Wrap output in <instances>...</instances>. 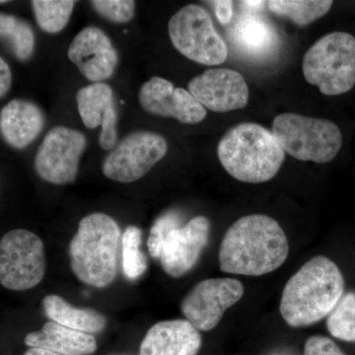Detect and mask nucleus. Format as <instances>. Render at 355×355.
Masks as SVG:
<instances>
[{
  "mask_svg": "<svg viewBox=\"0 0 355 355\" xmlns=\"http://www.w3.org/2000/svg\"><path fill=\"white\" fill-rule=\"evenodd\" d=\"M289 253L286 233L270 216L253 214L229 227L219 249L222 272L260 277L284 265Z\"/></svg>",
  "mask_w": 355,
  "mask_h": 355,
  "instance_id": "obj_1",
  "label": "nucleus"
},
{
  "mask_svg": "<svg viewBox=\"0 0 355 355\" xmlns=\"http://www.w3.org/2000/svg\"><path fill=\"white\" fill-rule=\"evenodd\" d=\"M345 294L338 266L324 256L308 261L282 291L280 314L293 328L318 323L328 316Z\"/></svg>",
  "mask_w": 355,
  "mask_h": 355,
  "instance_id": "obj_2",
  "label": "nucleus"
},
{
  "mask_svg": "<svg viewBox=\"0 0 355 355\" xmlns=\"http://www.w3.org/2000/svg\"><path fill=\"white\" fill-rule=\"evenodd\" d=\"M121 229L113 217L95 212L83 217L69 243L70 268L83 284L104 288L118 272Z\"/></svg>",
  "mask_w": 355,
  "mask_h": 355,
  "instance_id": "obj_3",
  "label": "nucleus"
},
{
  "mask_svg": "<svg viewBox=\"0 0 355 355\" xmlns=\"http://www.w3.org/2000/svg\"><path fill=\"white\" fill-rule=\"evenodd\" d=\"M217 153L230 176L250 184L272 180L286 157L273 133L254 123L230 128L221 137Z\"/></svg>",
  "mask_w": 355,
  "mask_h": 355,
  "instance_id": "obj_4",
  "label": "nucleus"
},
{
  "mask_svg": "<svg viewBox=\"0 0 355 355\" xmlns=\"http://www.w3.org/2000/svg\"><path fill=\"white\" fill-rule=\"evenodd\" d=\"M303 74L322 94L338 96L355 85V38L345 32L324 35L306 51Z\"/></svg>",
  "mask_w": 355,
  "mask_h": 355,
  "instance_id": "obj_5",
  "label": "nucleus"
},
{
  "mask_svg": "<svg viewBox=\"0 0 355 355\" xmlns=\"http://www.w3.org/2000/svg\"><path fill=\"white\" fill-rule=\"evenodd\" d=\"M272 132L284 153L301 161L330 162L343 146L342 132L335 123L303 114H279Z\"/></svg>",
  "mask_w": 355,
  "mask_h": 355,
  "instance_id": "obj_6",
  "label": "nucleus"
},
{
  "mask_svg": "<svg viewBox=\"0 0 355 355\" xmlns=\"http://www.w3.org/2000/svg\"><path fill=\"white\" fill-rule=\"evenodd\" d=\"M168 32L176 50L193 62L214 67L227 58V46L202 6L189 4L180 9L170 19Z\"/></svg>",
  "mask_w": 355,
  "mask_h": 355,
  "instance_id": "obj_7",
  "label": "nucleus"
},
{
  "mask_svg": "<svg viewBox=\"0 0 355 355\" xmlns=\"http://www.w3.org/2000/svg\"><path fill=\"white\" fill-rule=\"evenodd\" d=\"M46 273L44 243L31 231L16 229L0 240V284L13 291L34 288Z\"/></svg>",
  "mask_w": 355,
  "mask_h": 355,
  "instance_id": "obj_8",
  "label": "nucleus"
},
{
  "mask_svg": "<svg viewBox=\"0 0 355 355\" xmlns=\"http://www.w3.org/2000/svg\"><path fill=\"white\" fill-rule=\"evenodd\" d=\"M167 151V141L162 135L146 130L133 132L105 158L103 174L119 183H133L146 176Z\"/></svg>",
  "mask_w": 355,
  "mask_h": 355,
  "instance_id": "obj_9",
  "label": "nucleus"
},
{
  "mask_svg": "<svg viewBox=\"0 0 355 355\" xmlns=\"http://www.w3.org/2000/svg\"><path fill=\"white\" fill-rule=\"evenodd\" d=\"M86 144L85 135L78 130L67 127L51 128L35 157L37 174L51 184L73 183Z\"/></svg>",
  "mask_w": 355,
  "mask_h": 355,
  "instance_id": "obj_10",
  "label": "nucleus"
},
{
  "mask_svg": "<svg viewBox=\"0 0 355 355\" xmlns=\"http://www.w3.org/2000/svg\"><path fill=\"white\" fill-rule=\"evenodd\" d=\"M244 295L239 280L210 279L198 284L183 299L181 311L198 331H209L221 321L225 311Z\"/></svg>",
  "mask_w": 355,
  "mask_h": 355,
  "instance_id": "obj_11",
  "label": "nucleus"
},
{
  "mask_svg": "<svg viewBox=\"0 0 355 355\" xmlns=\"http://www.w3.org/2000/svg\"><path fill=\"white\" fill-rule=\"evenodd\" d=\"M209 220L205 216L193 217L188 223L172 229L159 254L164 272L176 279L191 272L209 242Z\"/></svg>",
  "mask_w": 355,
  "mask_h": 355,
  "instance_id": "obj_12",
  "label": "nucleus"
},
{
  "mask_svg": "<svg viewBox=\"0 0 355 355\" xmlns=\"http://www.w3.org/2000/svg\"><path fill=\"white\" fill-rule=\"evenodd\" d=\"M189 92L205 110L227 113L245 108L249 87L241 73L228 69H210L191 79Z\"/></svg>",
  "mask_w": 355,
  "mask_h": 355,
  "instance_id": "obj_13",
  "label": "nucleus"
},
{
  "mask_svg": "<svg viewBox=\"0 0 355 355\" xmlns=\"http://www.w3.org/2000/svg\"><path fill=\"white\" fill-rule=\"evenodd\" d=\"M139 101L141 108L154 116L173 118L180 123L193 125L205 120L207 110L183 88L154 76L140 87Z\"/></svg>",
  "mask_w": 355,
  "mask_h": 355,
  "instance_id": "obj_14",
  "label": "nucleus"
},
{
  "mask_svg": "<svg viewBox=\"0 0 355 355\" xmlns=\"http://www.w3.org/2000/svg\"><path fill=\"white\" fill-rule=\"evenodd\" d=\"M67 57L93 83L109 79L119 62L118 53L111 40L97 27L81 30L70 43Z\"/></svg>",
  "mask_w": 355,
  "mask_h": 355,
  "instance_id": "obj_15",
  "label": "nucleus"
},
{
  "mask_svg": "<svg viewBox=\"0 0 355 355\" xmlns=\"http://www.w3.org/2000/svg\"><path fill=\"white\" fill-rule=\"evenodd\" d=\"M202 347L200 331L187 320L159 322L147 331L139 355H198Z\"/></svg>",
  "mask_w": 355,
  "mask_h": 355,
  "instance_id": "obj_16",
  "label": "nucleus"
},
{
  "mask_svg": "<svg viewBox=\"0 0 355 355\" xmlns=\"http://www.w3.org/2000/svg\"><path fill=\"white\" fill-rule=\"evenodd\" d=\"M44 125L43 112L28 100L14 99L0 112V132L14 148L22 149L31 144Z\"/></svg>",
  "mask_w": 355,
  "mask_h": 355,
  "instance_id": "obj_17",
  "label": "nucleus"
},
{
  "mask_svg": "<svg viewBox=\"0 0 355 355\" xmlns=\"http://www.w3.org/2000/svg\"><path fill=\"white\" fill-rule=\"evenodd\" d=\"M25 345L60 355H91L97 350L94 336L48 322L39 331L25 336Z\"/></svg>",
  "mask_w": 355,
  "mask_h": 355,
  "instance_id": "obj_18",
  "label": "nucleus"
},
{
  "mask_svg": "<svg viewBox=\"0 0 355 355\" xmlns=\"http://www.w3.org/2000/svg\"><path fill=\"white\" fill-rule=\"evenodd\" d=\"M232 40L238 51L253 58H268L279 44L275 28L254 13H244L238 18L233 27Z\"/></svg>",
  "mask_w": 355,
  "mask_h": 355,
  "instance_id": "obj_19",
  "label": "nucleus"
},
{
  "mask_svg": "<svg viewBox=\"0 0 355 355\" xmlns=\"http://www.w3.org/2000/svg\"><path fill=\"white\" fill-rule=\"evenodd\" d=\"M43 308L44 314L51 322L72 330L93 335L106 328L107 319L101 313L90 308L73 307L55 294L43 299Z\"/></svg>",
  "mask_w": 355,
  "mask_h": 355,
  "instance_id": "obj_20",
  "label": "nucleus"
},
{
  "mask_svg": "<svg viewBox=\"0 0 355 355\" xmlns=\"http://www.w3.org/2000/svg\"><path fill=\"white\" fill-rule=\"evenodd\" d=\"M76 102L84 125L98 128L109 110L114 107L113 89L106 83L90 84L77 92Z\"/></svg>",
  "mask_w": 355,
  "mask_h": 355,
  "instance_id": "obj_21",
  "label": "nucleus"
},
{
  "mask_svg": "<svg viewBox=\"0 0 355 355\" xmlns=\"http://www.w3.org/2000/svg\"><path fill=\"white\" fill-rule=\"evenodd\" d=\"M268 9L277 15L289 18L298 26H307L331 10V0H270Z\"/></svg>",
  "mask_w": 355,
  "mask_h": 355,
  "instance_id": "obj_22",
  "label": "nucleus"
},
{
  "mask_svg": "<svg viewBox=\"0 0 355 355\" xmlns=\"http://www.w3.org/2000/svg\"><path fill=\"white\" fill-rule=\"evenodd\" d=\"M76 2L73 0H33L37 24L43 31L57 34L69 24Z\"/></svg>",
  "mask_w": 355,
  "mask_h": 355,
  "instance_id": "obj_23",
  "label": "nucleus"
},
{
  "mask_svg": "<svg viewBox=\"0 0 355 355\" xmlns=\"http://www.w3.org/2000/svg\"><path fill=\"white\" fill-rule=\"evenodd\" d=\"M0 38L8 40L14 55L20 60L32 57L35 48V35L31 26L25 20L0 13Z\"/></svg>",
  "mask_w": 355,
  "mask_h": 355,
  "instance_id": "obj_24",
  "label": "nucleus"
},
{
  "mask_svg": "<svg viewBox=\"0 0 355 355\" xmlns=\"http://www.w3.org/2000/svg\"><path fill=\"white\" fill-rule=\"evenodd\" d=\"M142 231L137 226L130 225L121 236L123 272L128 280H137L146 273L148 263L144 252L140 251Z\"/></svg>",
  "mask_w": 355,
  "mask_h": 355,
  "instance_id": "obj_25",
  "label": "nucleus"
},
{
  "mask_svg": "<svg viewBox=\"0 0 355 355\" xmlns=\"http://www.w3.org/2000/svg\"><path fill=\"white\" fill-rule=\"evenodd\" d=\"M327 319V328L334 338L355 343V293L343 294Z\"/></svg>",
  "mask_w": 355,
  "mask_h": 355,
  "instance_id": "obj_26",
  "label": "nucleus"
},
{
  "mask_svg": "<svg viewBox=\"0 0 355 355\" xmlns=\"http://www.w3.org/2000/svg\"><path fill=\"white\" fill-rule=\"evenodd\" d=\"M181 225H183V217L177 210H169L154 221L149 233L148 242H147L149 254L153 259H159L161 246L168 233L172 229Z\"/></svg>",
  "mask_w": 355,
  "mask_h": 355,
  "instance_id": "obj_27",
  "label": "nucleus"
},
{
  "mask_svg": "<svg viewBox=\"0 0 355 355\" xmlns=\"http://www.w3.org/2000/svg\"><path fill=\"white\" fill-rule=\"evenodd\" d=\"M96 12L111 22H130L135 17V2L132 0H94L90 1Z\"/></svg>",
  "mask_w": 355,
  "mask_h": 355,
  "instance_id": "obj_28",
  "label": "nucleus"
},
{
  "mask_svg": "<svg viewBox=\"0 0 355 355\" xmlns=\"http://www.w3.org/2000/svg\"><path fill=\"white\" fill-rule=\"evenodd\" d=\"M116 123H118V113H116V106H114L109 110L102 121L99 144L104 150H110L116 146V140H118Z\"/></svg>",
  "mask_w": 355,
  "mask_h": 355,
  "instance_id": "obj_29",
  "label": "nucleus"
},
{
  "mask_svg": "<svg viewBox=\"0 0 355 355\" xmlns=\"http://www.w3.org/2000/svg\"><path fill=\"white\" fill-rule=\"evenodd\" d=\"M304 355H345L331 338L313 336L305 343Z\"/></svg>",
  "mask_w": 355,
  "mask_h": 355,
  "instance_id": "obj_30",
  "label": "nucleus"
},
{
  "mask_svg": "<svg viewBox=\"0 0 355 355\" xmlns=\"http://www.w3.org/2000/svg\"><path fill=\"white\" fill-rule=\"evenodd\" d=\"M214 10H216V17L222 24H227L232 19L233 16V2L228 0H222V1H214Z\"/></svg>",
  "mask_w": 355,
  "mask_h": 355,
  "instance_id": "obj_31",
  "label": "nucleus"
},
{
  "mask_svg": "<svg viewBox=\"0 0 355 355\" xmlns=\"http://www.w3.org/2000/svg\"><path fill=\"white\" fill-rule=\"evenodd\" d=\"M12 84V72L6 60L0 57V97L8 93Z\"/></svg>",
  "mask_w": 355,
  "mask_h": 355,
  "instance_id": "obj_32",
  "label": "nucleus"
},
{
  "mask_svg": "<svg viewBox=\"0 0 355 355\" xmlns=\"http://www.w3.org/2000/svg\"><path fill=\"white\" fill-rule=\"evenodd\" d=\"M243 8L245 9L246 13L256 14L265 6L266 1H241L240 2Z\"/></svg>",
  "mask_w": 355,
  "mask_h": 355,
  "instance_id": "obj_33",
  "label": "nucleus"
},
{
  "mask_svg": "<svg viewBox=\"0 0 355 355\" xmlns=\"http://www.w3.org/2000/svg\"><path fill=\"white\" fill-rule=\"evenodd\" d=\"M24 355H60L55 354V352H50V350L43 349H35V347H31V349H28L27 352H25Z\"/></svg>",
  "mask_w": 355,
  "mask_h": 355,
  "instance_id": "obj_34",
  "label": "nucleus"
},
{
  "mask_svg": "<svg viewBox=\"0 0 355 355\" xmlns=\"http://www.w3.org/2000/svg\"><path fill=\"white\" fill-rule=\"evenodd\" d=\"M6 0H0V3H6Z\"/></svg>",
  "mask_w": 355,
  "mask_h": 355,
  "instance_id": "obj_35",
  "label": "nucleus"
}]
</instances>
